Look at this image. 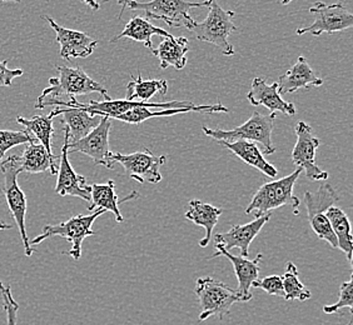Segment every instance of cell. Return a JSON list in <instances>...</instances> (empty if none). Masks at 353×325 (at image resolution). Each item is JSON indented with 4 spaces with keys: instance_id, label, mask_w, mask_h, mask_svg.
<instances>
[{
    "instance_id": "6da1fadb",
    "label": "cell",
    "mask_w": 353,
    "mask_h": 325,
    "mask_svg": "<svg viewBox=\"0 0 353 325\" xmlns=\"http://www.w3.org/2000/svg\"><path fill=\"white\" fill-rule=\"evenodd\" d=\"M59 73L58 78H50L48 88L43 90L35 103V109H44L54 102H68L77 95L98 93L105 101H112L108 90L97 83L83 69L55 65Z\"/></svg>"
},
{
    "instance_id": "7c38bea8",
    "label": "cell",
    "mask_w": 353,
    "mask_h": 325,
    "mask_svg": "<svg viewBox=\"0 0 353 325\" xmlns=\"http://www.w3.org/2000/svg\"><path fill=\"white\" fill-rule=\"evenodd\" d=\"M294 132L297 136V142L292 150V162L299 168L305 170L310 180H327L328 173L316 165V150L319 148L321 140L313 136L311 125L305 122H299Z\"/></svg>"
},
{
    "instance_id": "e0dca14e",
    "label": "cell",
    "mask_w": 353,
    "mask_h": 325,
    "mask_svg": "<svg viewBox=\"0 0 353 325\" xmlns=\"http://www.w3.org/2000/svg\"><path fill=\"white\" fill-rule=\"evenodd\" d=\"M248 102L252 105H263L271 113L282 112L283 114L292 116L296 114V107L292 103L285 102L279 93V84H267L263 78H254L252 81L251 90L247 94Z\"/></svg>"
},
{
    "instance_id": "83f0119b",
    "label": "cell",
    "mask_w": 353,
    "mask_h": 325,
    "mask_svg": "<svg viewBox=\"0 0 353 325\" xmlns=\"http://www.w3.org/2000/svg\"><path fill=\"white\" fill-rule=\"evenodd\" d=\"M326 217L330 220L334 235L337 238L339 249L346 254L347 259L350 262H352V231H351V223L346 213L339 207L332 205L326 210Z\"/></svg>"
},
{
    "instance_id": "9c48e42d",
    "label": "cell",
    "mask_w": 353,
    "mask_h": 325,
    "mask_svg": "<svg viewBox=\"0 0 353 325\" xmlns=\"http://www.w3.org/2000/svg\"><path fill=\"white\" fill-rule=\"evenodd\" d=\"M340 200L337 191L333 189L331 184L321 185L317 191L305 193V205L307 209V218L311 224L314 234L325 240L332 247L333 249H339L337 238L333 233L330 220L326 217V210Z\"/></svg>"
},
{
    "instance_id": "ac0fdd59",
    "label": "cell",
    "mask_w": 353,
    "mask_h": 325,
    "mask_svg": "<svg viewBox=\"0 0 353 325\" xmlns=\"http://www.w3.org/2000/svg\"><path fill=\"white\" fill-rule=\"evenodd\" d=\"M218 257L227 258L233 264L238 279L237 291L248 302H251L253 298L251 293L252 284H253V282H256L259 279V265L262 262L263 254L259 253L254 259H248V258L241 257V255H233L228 251L217 248V253H214L210 259Z\"/></svg>"
},
{
    "instance_id": "4fadbf2b",
    "label": "cell",
    "mask_w": 353,
    "mask_h": 325,
    "mask_svg": "<svg viewBox=\"0 0 353 325\" xmlns=\"http://www.w3.org/2000/svg\"><path fill=\"white\" fill-rule=\"evenodd\" d=\"M110 129V118L102 116L98 127L93 129L88 136L78 142L69 143L68 153H83L92 158L95 165H104L108 169H113V162H110L112 151L109 149Z\"/></svg>"
},
{
    "instance_id": "f35d334b",
    "label": "cell",
    "mask_w": 353,
    "mask_h": 325,
    "mask_svg": "<svg viewBox=\"0 0 353 325\" xmlns=\"http://www.w3.org/2000/svg\"><path fill=\"white\" fill-rule=\"evenodd\" d=\"M279 1H281V4H282V6H288V4H290L291 1H293V0H279Z\"/></svg>"
},
{
    "instance_id": "cb8c5ba5",
    "label": "cell",
    "mask_w": 353,
    "mask_h": 325,
    "mask_svg": "<svg viewBox=\"0 0 353 325\" xmlns=\"http://www.w3.org/2000/svg\"><path fill=\"white\" fill-rule=\"evenodd\" d=\"M190 52V41L185 36L174 38L170 35L161 41L159 47L150 49V53L161 61V68L173 67L182 70L187 64V53Z\"/></svg>"
},
{
    "instance_id": "f1b7e54d",
    "label": "cell",
    "mask_w": 353,
    "mask_h": 325,
    "mask_svg": "<svg viewBox=\"0 0 353 325\" xmlns=\"http://www.w3.org/2000/svg\"><path fill=\"white\" fill-rule=\"evenodd\" d=\"M168 92L167 81H143L142 73L139 72L137 78L132 76V81L127 84L125 90V101L130 102H150V98L157 94L165 95Z\"/></svg>"
},
{
    "instance_id": "ba28073f",
    "label": "cell",
    "mask_w": 353,
    "mask_h": 325,
    "mask_svg": "<svg viewBox=\"0 0 353 325\" xmlns=\"http://www.w3.org/2000/svg\"><path fill=\"white\" fill-rule=\"evenodd\" d=\"M104 213H105L104 210L98 209L94 210L90 216L79 214V216L69 218L67 222H63L61 224H55V225L48 224L43 228L39 235H37L33 240H30V244L33 247V245H39L49 238H64L72 245L70 251H65V254L70 255L74 260H79L82 257L83 242L87 238L94 235L95 233L92 229V227L95 220Z\"/></svg>"
},
{
    "instance_id": "52a82bcc",
    "label": "cell",
    "mask_w": 353,
    "mask_h": 325,
    "mask_svg": "<svg viewBox=\"0 0 353 325\" xmlns=\"http://www.w3.org/2000/svg\"><path fill=\"white\" fill-rule=\"evenodd\" d=\"M210 12L202 23H194L190 29L194 33L198 41L213 44L227 56L234 55V48L230 43L232 33L237 32V27L233 24L234 12L225 10L217 3L212 0Z\"/></svg>"
},
{
    "instance_id": "74e56055",
    "label": "cell",
    "mask_w": 353,
    "mask_h": 325,
    "mask_svg": "<svg viewBox=\"0 0 353 325\" xmlns=\"http://www.w3.org/2000/svg\"><path fill=\"white\" fill-rule=\"evenodd\" d=\"M13 228V225H10V224L6 223V222H3V220H0V231H10Z\"/></svg>"
},
{
    "instance_id": "2e32d148",
    "label": "cell",
    "mask_w": 353,
    "mask_h": 325,
    "mask_svg": "<svg viewBox=\"0 0 353 325\" xmlns=\"http://www.w3.org/2000/svg\"><path fill=\"white\" fill-rule=\"evenodd\" d=\"M44 21L54 30L55 41L61 45V56L65 61H72L74 58H88L93 54L98 41L92 39L88 34L63 28L55 23L54 19L49 17H43Z\"/></svg>"
},
{
    "instance_id": "d6a6232c",
    "label": "cell",
    "mask_w": 353,
    "mask_h": 325,
    "mask_svg": "<svg viewBox=\"0 0 353 325\" xmlns=\"http://www.w3.org/2000/svg\"><path fill=\"white\" fill-rule=\"evenodd\" d=\"M0 299H1L3 309H4V313H6L7 325H17V323H18L19 303L17 302V299L14 298L13 293H12V286L4 284L1 280H0Z\"/></svg>"
},
{
    "instance_id": "d4e9b609",
    "label": "cell",
    "mask_w": 353,
    "mask_h": 325,
    "mask_svg": "<svg viewBox=\"0 0 353 325\" xmlns=\"http://www.w3.org/2000/svg\"><path fill=\"white\" fill-rule=\"evenodd\" d=\"M223 148L232 151L234 156H238L242 162L248 164L252 168H256L261 173H263L268 178H274L279 176V170L272 165L271 162L265 160L263 153L261 151L256 143L248 140H236V142H218Z\"/></svg>"
},
{
    "instance_id": "d6986e66",
    "label": "cell",
    "mask_w": 353,
    "mask_h": 325,
    "mask_svg": "<svg viewBox=\"0 0 353 325\" xmlns=\"http://www.w3.org/2000/svg\"><path fill=\"white\" fill-rule=\"evenodd\" d=\"M190 112H203L207 114H213V113H228L230 109L225 108L223 104L217 103V104H205V105H190L185 108H170L161 109V110H154L152 108H141L132 109L130 112L124 113L122 116L116 118L117 120L127 123V124H134L138 125L141 123L145 122L152 118H159V116H172L176 114H185Z\"/></svg>"
},
{
    "instance_id": "d590c367",
    "label": "cell",
    "mask_w": 353,
    "mask_h": 325,
    "mask_svg": "<svg viewBox=\"0 0 353 325\" xmlns=\"http://www.w3.org/2000/svg\"><path fill=\"white\" fill-rule=\"evenodd\" d=\"M21 69H9L8 61H0V87H10L13 81L23 75Z\"/></svg>"
},
{
    "instance_id": "7402d4cb",
    "label": "cell",
    "mask_w": 353,
    "mask_h": 325,
    "mask_svg": "<svg viewBox=\"0 0 353 325\" xmlns=\"http://www.w3.org/2000/svg\"><path fill=\"white\" fill-rule=\"evenodd\" d=\"M54 119L55 116H63L64 128L68 130L69 143L78 142L93 129L98 127L102 116H92L79 108H57L49 114Z\"/></svg>"
},
{
    "instance_id": "7a4b0ae2",
    "label": "cell",
    "mask_w": 353,
    "mask_h": 325,
    "mask_svg": "<svg viewBox=\"0 0 353 325\" xmlns=\"http://www.w3.org/2000/svg\"><path fill=\"white\" fill-rule=\"evenodd\" d=\"M212 0H204L199 3H193L188 0H150L147 3L138 0H125L122 4L123 12L128 8L134 12H143L147 19L163 21L167 25L174 28H187L188 30L194 25L196 21L190 17V10L193 8H208Z\"/></svg>"
},
{
    "instance_id": "44dd1931",
    "label": "cell",
    "mask_w": 353,
    "mask_h": 325,
    "mask_svg": "<svg viewBox=\"0 0 353 325\" xmlns=\"http://www.w3.org/2000/svg\"><path fill=\"white\" fill-rule=\"evenodd\" d=\"M58 156H50L46 148L37 139L28 143L26 149L23 150L21 156H18V164L21 173L28 174H39L49 170L52 176H57Z\"/></svg>"
},
{
    "instance_id": "277c9868",
    "label": "cell",
    "mask_w": 353,
    "mask_h": 325,
    "mask_svg": "<svg viewBox=\"0 0 353 325\" xmlns=\"http://www.w3.org/2000/svg\"><path fill=\"white\" fill-rule=\"evenodd\" d=\"M196 295L199 300V322L211 317L222 319L231 313L232 306L237 303H248L237 291L219 280L205 277L197 279Z\"/></svg>"
},
{
    "instance_id": "836d02e7",
    "label": "cell",
    "mask_w": 353,
    "mask_h": 325,
    "mask_svg": "<svg viewBox=\"0 0 353 325\" xmlns=\"http://www.w3.org/2000/svg\"><path fill=\"white\" fill-rule=\"evenodd\" d=\"M343 308L350 311V314L353 313V282L352 278L347 282H343L340 286V299L336 304L326 305L323 306V313L328 315H333L336 313H340Z\"/></svg>"
},
{
    "instance_id": "e575fe53",
    "label": "cell",
    "mask_w": 353,
    "mask_h": 325,
    "mask_svg": "<svg viewBox=\"0 0 353 325\" xmlns=\"http://www.w3.org/2000/svg\"><path fill=\"white\" fill-rule=\"evenodd\" d=\"M252 286L257 288V289H262L267 294L273 295V297H281V298L285 297L282 278L279 275H270L263 279H257L256 282H253Z\"/></svg>"
},
{
    "instance_id": "8fae6325",
    "label": "cell",
    "mask_w": 353,
    "mask_h": 325,
    "mask_svg": "<svg viewBox=\"0 0 353 325\" xmlns=\"http://www.w3.org/2000/svg\"><path fill=\"white\" fill-rule=\"evenodd\" d=\"M110 162L122 164L125 174L138 183L158 184L162 180L161 167L167 162L165 156H154L150 149L130 154L112 153Z\"/></svg>"
},
{
    "instance_id": "5b68a950",
    "label": "cell",
    "mask_w": 353,
    "mask_h": 325,
    "mask_svg": "<svg viewBox=\"0 0 353 325\" xmlns=\"http://www.w3.org/2000/svg\"><path fill=\"white\" fill-rule=\"evenodd\" d=\"M302 171L303 170L299 168L290 176L262 185L245 208V214H253L254 218L263 217L265 214H271L272 210L285 205H292L297 209L301 200L293 194V189Z\"/></svg>"
},
{
    "instance_id": "5bb4252c",
    "label": "cell",
    "mask_w": 353,
    "mask_h": 325,
    "mask_svg": "<svg viewBox=\"0 0 353 325\" xmlns=\"http://www.w3.org/2000/svg\"><path fill=\"white\" fill-rule=\"evenodd\" d=\"M69 134L68 130L64 128V144L61 147V164L58 168V180L54 191L61 197L81 198L85 202H90L92 188L87 183V179L83 176L75 173L73 167L69 162L68 153Z\"/></svg>"
},
{
    "instance_id": "603a6c76",
    "label": "cell",
    "mask_w": 353,
    "mask_h": 325,
    "mask_svg": "<svg viewBox=\"0 0 353 325\" xmlns=\"http://www.w3.org/2000/svg\"><path fill=\"white\" fill-rule=\"evenodd\" d=\"M92 191H90V202H89V211L102 209L104 211H110L114 218L117 223H123L124 218L121 214L119 210V204L123 202H127L128 199L138 197V193H132L130 197L125 199H118L116 194V184L113 180H108L104 184H93L90 185Z\"/></svg>"
},
{
    "instance_id": "ffe728a7",
    "label": "cell",
    "mask_w": 353,
    "mask_h": 325,
    "mask_svg": "<svg viewBox=\"0 0 353 325\" xmlns=\"http://www.w3.org/2000/svg\"><path fill=\"white\" fill-rule=\"evenodd\" d=\"M277 84L279 94L285 95L294 93L301 88L321 87L323 84V79L316 75L306 58L301 55L292 68L279 76Z\"/></svg>"
},
{
    "instance_id": "484cf974",
    "label": "cell",
    "mask_w": 353,
    "mask_h": 325,
    "mask_svg": "<svg viewBox=\"0 0 353 325\" xmlns=\"http://www.w3.org/2000/svg\"><path fill=\"white\" fill-rule=\"evenodd\" d=\"M188 205H190V209L187 210L185 218L198 227H202L205 231L203 239L199 240V247L205 248L211 242L213 229L217 225L218 219L222 216L223 210L212 204L203 203L197 199L190 200Z\"/></svg>"
},
{
    "instance_id": "60d3db41",
    "label": "cell",
    "mask_w": 353,
    "mask_h": 325,
    "mask_svg": "<svg viewBox=\"0 0 353 325\" xmlns=\"http://www.w3.org/2000/svg\"><path fill=\"white\" fill-rule=\"evenodd\" d=\"M117 1H118V3H119V4H121V6H122L123 3H124V1H125V0H117Z\"/></svg>"
},
{
    "instance_id": "8d00e7d4",
    "label": "cell",
    "mask_w": 353,
    "mask_h": 325,
    "mask_svg": "<svg viewBox=\"0 0 353 325\" xmlns=\"http://www.w3.org/2000/svg\"><path fill=\"white\" fill-rule=\"evenodd\" d=\"M82 1H84V3H85L92 10H94V12L101 9V4H99L97 0H82Z\"/></svg>"
},
{
    "instance_id": "3957f363",
    "label": "cell",
    "mask_w": 353,
    "mask_h": 325,
    "mask_svg": "<svg viewBox=\"0 0 353 325\" xmlns=\"http://www.w3.org/2000/svg\"><path fill=\"white\" fill-rule=\"evenodd\" d=\"M0 170L4 176V185H3V194L7 199L8 207L13 216L17 227L19 229V235L23 242L24 251L27 257H32L34 253V248L32 247L29 235H28L27 224V197L18 184V176L21 173L18 156H8L7 159L0 162Z\"/></svg>"
},
{
    "instance_id": "1f68e13d",
    "label": "cell",
    "mask_w": 353,
    "mask_h": 325,
    "mask_svg": "<svg viewBox=\"0 0 353 325\" xmlns=\"http://www.w3.org/2000/svg\"><path fill=\"white\" fill-rule=\"evenodd\" d=\"M34 138L30 136L27 130L14 132V130H0V162L6 156L8 150L12 149L17 145L28 144L32 142Z\"/></svg>"
},
{
    "instance_id": "4dcf8cb0",
    "label": "cell",
    "mask_w": 353,
    "mask_h": 325,
    "mask_svg": "<svg viewBox=\"0 0 353 325\" xmlns=\"http://www.w3.org/2000/svg\"><path fill=\"white\" fill-rule=\"evenodd\" d=\"M282 278V285L285 291V300H301L306 302L312 297L311 291L307 289L303 283L299 280V269L292 262L287 263L285 274Z\"/></svg>"
},
{
    "instance_id": "ab89813d",
    "label": "cell",
    "mask_w": 353,
    "mask_h": 325,
    "mask_svg": "<svg viewBox=\"0 0 353 325\" xmlns=\"http://www.w3.org/2000/svg\"><path fill=\"white\" fill-rule=\"evenodd\" d=\"M0 1H4V3H7V1H12V3H21V0H0Z\"/></svg>"
},
{
    "instance_id": "30bf717a",
    "label": "cell",
    "mask_w": 353,
    "mask_h": 325,
    "mask_svg": "<svg viewBox=\"0 0 353 325\" xmlns=\"http://www.w3.org/2000/svg\"><path fill=\"white\" fill-rule=\"evenodd\" d=\"M310 13L314 15L311 25L297 29V35L333 34L353 27V14L343 4H326L323 1L314 3L310 8Z\"/></svg>"
},
{
    "instance_id": "9a60e30c",
    "label": "cell",
    "mask_w": 353,
    "mask_h": 325,
    "mask_svg": "<svg viewBox=\"0 0 353 325\" xmlns=\"http://www.w3.org/2000/svg\"><path fill=\"white\" fill-rule=\"evenodd\" d=\"M270 219L271 214H265L263 217L254 218L252 222L243 225L236 224L227 233H217L214 235L216 248H222L228 251L237 248L241 251V257L248 258L252 242L263 229L265 224L270 222Z\"/></svg>"
},
{
    "instance_id": "4316f807",
    "label": "cell",
    "mask_w": 353,
    "mask_h": 325,
    "mask_svg": "<svg viewBox=\"0 0 353 325\" xmlns=\"http://www.w3.org/2000/svg\"><path fill=\"white\" fill-rule=\"evenodd\" d=\"M154 35L162 36V38H168L170 36L168 32H165L162 28L156 27L150 23L148 19L142 18V17H134L132 18L125 27L123 29L122 33L114 36L110 43H116L123 38H130L132 41H139L143 43V45L145 48L152 49V38Z\"/></svg>"
},
{
    "instance_id": "8992f818",
    "label": "cell",
    "mask_w": 353,
    "mask_h": 325,
    "mask_svg": "<svg viewBox=\"0 0 353 325\" xmlns=\"http://www.w3.org/2000/svg\"><path fill=\"white\" fill-rule=\"evenodd\" d=\"M276 113H271L270 116L261 114L254 112L251 118L239 125L237 128L231 130L223 129H211L203 127L205 136L216 139L217 142H236V140H248V142L259 143L263 145V156H271L276 153V148L272 145V132L274 127Z\"/></svg>"
},
{
    "instance_id": "f546056e",
    "label": "cell",
    "mask_w": 353,
    "mask_h": 325,
    "mask_svg": "<svg viewBox=\"0 0 353 325\" xmlns=\"http://www.w3.org/2000/svg\"><path fill=\"white\" fill-rule=\"evenodd\" d=\"M17 123L23 125L29 134H34L35 139L41 143L50 156L53 154L52 150V138L54 134L53 127V118L50 116H37L32 119H26L23 116L17 118Z\"/></svg>"
}]
</instances>
